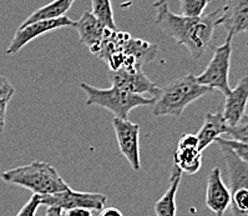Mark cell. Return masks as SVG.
<instances>
[{"instance_id": "6da1fadb", "label": "cell", "mask_w": 248, "mask_h": 216, "mask_svg": "<svg viewBox=\"0 0 248 216\" xmlns=\"http://www.w3.org/2000/svg\"><path fill=\"white\" fill-rule=\"evenodd\" d=\"M152 6L156 12L154 23L158 29L186 48L195 60L204 55L218 25L222 8L199 18H188L175 14L170 9L167 0H156Z\"/></svg>"}, {"instance_id": "7a4b0ae2", "label": "cell", "mask_w": 248, "mask_h": 216, "mask_svg": "<svg viewBox=\"0 0 248 216\" xmlns=\"http://www.w3.org/2000/svg\"><path fill=\"white\" fill-rule=\"evenodd\" d=\"M110 71L139 70L158 55V47L142 39L132 38L126 32L108 29L99 47L93 51Z\"/></svg>"}, {"instance_id": "3957f363", "label": "cell", "mask_w": 248, "mask_h": 216, "mask_svg": "<svg viewBox=\"0 0 248 216\" xmlns=\"http://www.w3.org/2000/svg\"><path fill=\"white\" fill-rule=\"evenodd\" d=\"M210 93L212 89L200 84L193 74L180 76L160 88L152 104V115L180 117L190 104Z\"/></svg>"}, {"instance_id": "277c9868", "label": "cell", "mask_w": 248, "mask_h": 216, "mask_svg": "<svg viewBox=\"0 0 248 216\" xmlns=\"http://www.w3.org/2000/svg\"><path fill=\"white\" fill-rule=\"evenodd\" d=\"M1 180L30 190L35 195H53L69 189L58 170L44 161H32L1 174Z\"/></svg>"}, {"instance_id": "5b68a950", "label": "cell", "mask_w": 248, "mask_h": 216, "mask_svg": "<svg viewBox=\"0 0 248 216\" xmlns=\"http://www.w3.org/2000/svg\"><path fill=\"white\" fill-rule=\"evenodd\" d=\"M80 88L88 97L86 106H99V108L106 109L112 113L117 119L127 120L132 109L152 105L155 102V98H146L143 95L127 93L116 86L99 89L88 83H81Z\"/></svg>"}, {"instance_id": "8992f818", "label": "cell", "mask_w": 248, "mask_h": 216, "mask_svg": "<svg viewBox=\"0 0 248 216\" xmlns=\"http://www.w3.org/2000/svg\"><path fill=\"white\" fill-rule=\"evenodd\" d=\"M216 143L223 155L230 179L231 216H248V164L225 144Z\"/></svg>"}, {"instance_id": "52a82bcc", "label": "cell", "mask_w": 248, "mask_h": 216, "mask_svg": "<svg viewBox=\"0 0 248 216\" xmlns=\"http://www.w3.org/2000/svg\"><path fill=\"white\" fill-rule=\"evenodd\" d=\"M232 39L233 36L227 34L225 43L215 49L212 59L206 69L199 76H196V80L200 84L212 90L221 91L225 97L231 91L228 76H230L231 56H232Z\"/></svg>"}, {"instance_id": "ba28073f", "label": "cell", "mask_w": 248, "mask_h": 216, "mask_svg": "<svg viewBox=\"0 0 248 216\" xmlns=\"http://www.w3.org/2000/svg\"><path fill=\"white\" fill-rule=\"evenodd\" d=\"M41 205L46 207H59L62 211L82 207L91 211H101L106 207L108 196L97 193H84V191H74L69 187L62 193L53 195L40 196Z\"/></svg>"}, {"instance_id": "9c48e42d", "label": "cell", "mask_w": 248, "mask_h": 216, "mask_svg": "<svg viewBox=\"0 0 248 216\" xmlns=\"http://www.w3.org/2000/svg\"><path fill=\"white\" fill-rule=\"evenodd\" d=\"M74 21L67 17H60L56 19H49V20H40L35 23H30L28 25H20L16 29L9 47L6 49V54H16L20 51L27 44L34 39L40 38L41 35L47 34L54 30L62 29L66 27H73Z\"/></svg>"}, {"instance_id": "30bf717a", "label": "cell", "mask_w": 248, "mask_h": 216, "mask_svg": "<svg viewBox=\"0 0 248 216\" xmlns=\"http://www.w3.org/2000/svg\"><path fill=\"white\" fill-rule=\"evenodd\" d=\"M119 149L125 159L129 161L130 166L139 171L141 169L140 161V125L132 121L114 117L112 120Z\"/></svg>"}, {"instance_id": "8fae6325", "label": "cell", "mask_w": 248, "mask_h": 216, "mask_svg": "<svg viewBox=\"0 0 248 216\" xmlns=\"http://www.w3.org/2000/svg\"><path fill=\"white\" fill-rule=\"evenodd\" d=\"M108 80L112 86L123 89L127 93L138 94V95L150 94L151 98H156L158 90H160L157 85L147 78L142 69L110 71Z\"/></svg>"}, {"instance_id": "7c38bea8", "label": "cell", "mask_w": 248, "mask_h": 216, "mask_svg": "<svg viewBox=\"0 0 248 216\" xmlns=\"http://www.w3.org/2000/svg\"><path fill=\"white\" fill-rule=\"evenodd\" d=\"M230 187L222 179L221 167L215 166L208 174L207 189H206V205L217 216H223L230 209Z\"/></svg>"}, {"instance_id": "4fadbf2b", "label": "cell", "mask_w": 248, "mask_h": 216, "mask_svg": "<svg viewBox=\"0 0 248 216\" xmlns=\"http://www.w3.org/2000/svg\"><path fill=\"white\" fill-rule=\"evenodd\" d=\"M228 35H237L248 32V0H226L218 19Z\"/></svg>"}, {"instance_id": "5bb4252c", "label": "cell", "mask_w": 248, "mask_h": 216, "mask_svg": "<svg viewBox=\"0 0 248 216\" xmlns=\"http://www.w3.org/2000/svg\"><path fill=\"white\" fill-rule=\"evenodd\" d=\"M248 104V76L239 80L230 94L226 95L225 108L222 111L228 126H234L245 117Z\"/></svg>"}, {"instance_id": "9a60e30c", "label": "cell", "mask_w": 248, "mask_h": 216, "mask_svg": "<svg viewBox=\"0 0 248 216\" xmlns=\"http://www.w3.org/2000/svg\"><path fill=\"white\" fill-rule=\"evenodd\" d=\"M73 28L78 32L80 41L93 53L105 36L108 28H106L91 12H85L78 21H74Z\"/></svg>"}, {"instance_id": "2e32d148", "label": "cell", "mask_w": 248, "mask_h": 216, "mask_svg": "<svg viewBox=\"0 0 248 216\" xmlns=\"http://www.w3.org/2000/svg\"><path fill=\"white\" fill-rule=\"evenodd\" d=\"M228 132V125L223 119L222 111L218 113H207L204 115V121L201 129L196 134L199 140V150L203 151L207 146L215 143L221 135H226Z\"/></svg>"}, {"instance_id": "e0dca14e", "label": "cell", "mask_w": 248, "mask_h": 216, "mask_svg": "<svg viewBox=\"0 0 248 216\" xmlns=\"http://www.w3.org/2000/svg\"><path fill=\"white\" fill-rule=\"evenodd\" d=\"M181 179V170L173 165L169 180V187L165 191L164 196L155 204L156 216H176V195Z\"/></svg>"}, {"instance_id": "ac0fdd59", "label": "cell", "mask_w": 248, "mask_h": 216, "mask_svg": "<svg viewBox=\"0 0 248 216\" xmlns=\"http://www.w3.org/2000/svg\"><path fill=\"white\" fill-rule=\"evenodd\" d=\"M175 166L188 175H195L202 166V152L197 146H186L178 144L173 155Z\"/></svg>"}, {"instance_id": "d6986e66", "label": "cell", "mask_w": 248, "mask_h": 216, "mask_svg": "<svg viewBox=\"0 0 248 216\" xmlns=\"http://www.w3.org/2000/svg\"><path fill=\"white\" fill-rule=\"evenodd\" d=\"M74 1L75 0H53L51 3L41 6L32 14H30L21 25H28V24L35 23V21L49 20V19L65 17V14L71 9Z\"/></svg>"}, {"instance_id": "ffe728a7", "label": "cell", "mask_w": 248, "mask_h": 216, "mask_svg": "<svg viewBox=\"0 0 248 216\" xmlns=\"http://www.w3.org/2000/svg\"><path fill=\"white\" fill-rule=\"evenodd\" d=\"M93 13L106 28L111 30H117L114 20V9L111 0H91Z\"/></svg>"}, {"instance_id": "44dd1931", "label": "cell", "mask_w": 248, "mask_h": 216, "mask_svg": "<svg viewBox=\"0 0 248 216\" xmlns=\"http://www.w3.org/2000/svg\"><path fill=\"white\" fill-rule=\"evenodd\" d=\"M210 0H180L181 15L188 18H199L204 14Z\"/></svg>"}, {"instance_id": "7402d4cb", "label": "cell", "mask_w": 248, "mask_h": 216, "mask_svg": "<svg viewBox=\"0 0 248 216\" xmlns=\"http://www.w3.org/2000/svg\"><path fill=\"white\" fill-rule=\"evenodd\" d=\"M226 135L231 136V140L248 144V115H245V117L237 125L228 126Z\"/></svg>"}, {"instance_id": "603a6c76", "label": "cell", "mask_w": 248, "mask_h": 216, "mask_svg": "<svg viewBox=\"0 0 248 216\" xmlns=\"http://www.w3.org/2000/svg\"><path fill=\"white\" fill-rule=\"evenodd\" d=\"M216 141H219V143L225 144L226 146H228L230 149L233 150L236 152V155L238 156L239 159L245 163L248 164V144H243L239 143V141H234L231 140V139H227V137H218L216 139ZM215 141V143H216Z\"/></svg>"}, {"instance_id": "cb8c5ba5", "label": "cell", "mask_w": 248, "mask_h": 216, "mask_svg": "<svg viewBox=\"0 0 248 216\" xmlns=\"http://www.w3.org/2000/svg\"><path fill=\"white\" fill-rule=\"evenodd\" d=\"M40 195H35V194H34V195L30 198L29 201L21 207L20 211H19L15 216H35L36 211H38V209L40 207Z\"/></svg>"}, {"instance_id": "d4e9b609", "label": "cell", "mask_w": 248, "mask_h": 216, "mask_svg": "<svg viewBox=\"0 0 248 216\" xmlns=\"http://www.w3.org/2000/svg\"><path fill=\"white\" fill-rule=\"evenodd\" d=\"M14 94L15 88L13 86L12 83L6 79L5 76L0 75V100H8V101H10Z\"/></svg>"}, {"instance_id": "484cf974", "label": "cell", "mask_w": 248, "mask_h": 216, "mask_svg": "<svg viewBox=\"0 0 248 216\" xmlns=\"http://www.w3.org/2000/svg\"><path fill=\"white\" fill-rule=\"evenodd\" d=\"M8 100H0V134H3L5 129V120H6V110H8Z\"/></svg>"}, {"instance_id": "4316f807", "label": "cell", "mask_w": 248, "mask_h": 216, "mask_svg": "<svg viewBox=\"0 0 248 216\" xmlns=\"http://www.w3.org/2000/svg\"><path fill=\"white\" fill-rule=\"evenodd\" d=\"M62 216H93V211L89 209H82V207H76V209H70L65 210Z\"/></svg>"}, {"instance_id": "83f0119b", "label": "cell", "mask_w": 248, "mask_h": 216, "mask_svg": "<svg viewBox=\"0 0 248 216\" xmlns=\"http://www.w3.org/2000/svg\"><path fill=\"white\" fill-rule=\"evenodd\" d=\"M99 216H124V214L116 207H105L100 211Z\"/></svg>"}, {"instance_id": "f1b7e54d", "label": "cell", "mask_w": 248, "mask_h": 216, "mask_svg": "<svg viewBox=\"0 0 248 216\" xmlns=\"http://www.w3.org/2000/svg\"><path fill=\"white\" fill-rule=\"evenodd\" d=\"M45 216H62V210L59 207H46Z\"/></svg>"}, {"instance_id": "f546056e", "label": "cell", "mask_w": 248, "mask_h": 216, "mask_svg": "<svg viewBox=\"0 0 248 216\" xmlns=\"http://www.w3.org/2000/svg\"><path fill=\"white\" fill-rule=\"evenodd\" d=\"M247 47H248V43H247Z\"/></svg>"}]
</instances>
